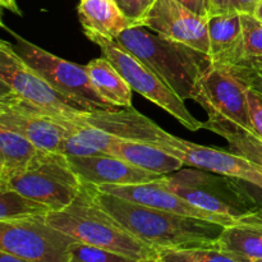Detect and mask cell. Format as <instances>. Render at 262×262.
Here are the masks:
<instances>
[{
	"label": "cell",
	"mask_w": 262,
	"mask_h": 262,
	"mask_svg": "<svg viewBox=\"0 0 262 262\" xmlns=\"http://www.w3.org/2000/svg\"><path fill=\"white\" fill-rule=\"evenodd\" d=\"M96 201L123 228L145 245L160 250H192L216 245L224 225L135 204L104 193L96 187Z\"/></svg>",
	"instance_id": "1"
},
{
	"label": "cell",
	"mask_w": 262,
	"mask_h": 262,
	"mask_svg": "<svg viewBox=\"0 0 262 262\" xmlns=\"http://www.w3.org/2000/svg\"><path fill=\"white\" fill-rule=\"evenodd\" d=\"M115 42L146 64L183 100L196 99L202 76L214 66L209 54L150 32L143 26L127 28Z\"/></svg>",
	"instance_id": "2"
},
{
	"label": "cell",
	"mask_w": 262,
	"mask_h": 262,
	"mask_svg": "<svg viewBox=\"0 0 262 262\" xmlns=\"http://www.w3.org/2000/svg\"><path fill=\"white\" fill-rule=\"evenodd\" d=\"M46 220L77 242L105 248L135 260L155 257L159 253L105 211L96 201V186L86 182L81 193L68 207L49 212Z\"/></svg>",
	"instance_id": "3"
},
{
	"label": "cell",
	"mask_w": 262,
	"mask_h": 262,
	"mask_svg": "<svg viewBox=\"0 0 262 262\" xmlns=\"http://www.w3.org/2000/svg\"><path fill=\"white\" fill-rule=\"evenodd\" d=\"M164 182L194 206L238 222L262 210V204L246 188L247 182L242 179L193 168L164 176Z\"/></svg>",
	"instance_id": "4"
},
{
	"label": "cell",
	"mask_w": 262,
	"mask_h": 262,
	"mask_svg": "<svg viewBox=\"0 0 262 262\" xmlns=\"http://www.w3.org/2000/svg\"><path fill=\"white\" fill-rule=\"evenodd\" d=\"M84 182L72 169L68 158L61 152L40 150L30 165L0 187L48 205L53 211L68 207L83 189Z\"/></svg>",
	"instance_id": "5"
},
{
	"label": "cell",
	"mask_w": 262,
	"mask_h": 262,
	"mask_svg": "<svg viewBox=\"0 0 262 262\" xmlns=\"http://www.w3.org/2000/svg\"><path fill=\"white\" fill-rule=\"evenodd\" d=\"M7 30L15 38L13 48L18 55L72 104L77 105L84 112L114 109V106L107 104L92 86L86 66H79L59 58L9 28Z\"/></svg>",
	"instance_id": "6"
},
{
	"label": "cell",
	"mask_w": 262,
	"mask_h": 262,
	"mask_svg": "<svg viewBox=\"0 0 262 262\" xmlns=\"http://www.w3.org/2000/svg\"><path fill=\"white\" fill-rule=\"evenodd\" d=\"M0 92L14 95L58 119H74L84 112L55 91L5 40L0 41Z\"/></svg>",
	"instance_id": "7"
},
{
	"label": "cell",
	"mask_w": 262,
	"mask_h": 262,
	"mask_svg": "<svg viewBox=\"0 0 262 262\" xmlns=\"http://www.w3.org/2000/svg\"><path fill=\"white\" fill-rule=\"evenodd\" d=\"M77 241L49 224L46 216L0 222V251L35 262H69Z\"/></svg>",
	"instance_id": "8"
},
{
	"label": "cell",
	"mask_w": 262,
	"mask_h": 262,
	"mask_svg": "<svg viewBox=\"0 0 262 262\" xmlns=\"http://www.w3.org/2000/svg\"><path fill=\"white\" fill-rule=\"evenodd\" d=\"M100 48H101L102 56L112 61L123 78L129 83L133 91L138 92L151 102L165 110L187 129L196 132L205 127L204 122H200L189 113L184 104V100L181 99L173 90L169 89L140 59L124 50L115 41L101 43Z\"/></svg>",
	"instance_id": "9"
},
{
	"label": "cell",
	"mask_w": 262,
	"mask_h": 262,
	"mask_svg": "<svg viewBox=\"0 0 262 262\" xmlns=\"http://www.w3.org/2000/svg\"><path fill=\"white\" fill-rule=\"evenodd\" d=\"M248 89L228 69L212 66L200 81L194 101L206 110L209 118L223 119L253 130L248 107Z\"/></svg>",
	"instance_id": "10"
},
{
	"label": "cell",
	"mask_w": 262,
	"mask_h": 262,
	"mask_svg": "<svg viewBox=\"0 0 262 262\" xmlns=\"http://www.w3.org/2000/svg\"><path fill=\"white\" fill-rule=\"evenodd\" d=\"M158 147L164 148L183 161L186 166L242 179L262 191V174L251 161L223 148L197 145L165 132Z\"/></svg>",
	"instance_id": "11"
},
{
	"label": "cell",
	"mask_w": 262,
	"mask_h": 262,
	"mask_svg": "<svg viewBox=\"0 0 262 262\" xmlns=\"http://www.w3.org/2000/svg\"><path fill=\"white\" fill-rule=\"evenodd\" d=\"M0 125L22 135L40 150H63L67 129L55 117L8 92H0Z\"/></svg>",
	"instance_id": "12"
},
{
	"label": "cell",
	"mask_w": 262,
	"mask_h": 262,
	"mask_svg": "<svg viewBox=\"0 0 262 262\" xmlns=\"http://www.w3.org/2000/svg\"><path fill=\"white\" fill-rule=\"evenodd\" d=\"M141 26L210 55L207 18L196 14L177 0H156Z\"/></svg>",
	"instance_id": "13"
},
{
	"label": "cell",
	"mask_w": 262,
	"mask_h": 262,
	"mask_svg": "<svg viewBox=\"0 0 262 262\" xmlns=\"http://www.w3.org/2000/svg\"><path fill=\"white\" fill-rule=\"evenodd\" d=\"M96 187L99 191L104 192V193L118 196L120 199H125L135 204L152 207V209L174 212V214L184 215V216L199 217V219L217 223L224 227H229V225L238 223V220L232 219L229 216L205 211V210L192 205L187 200L182 199L166 186L164 182V176L155 181L146 182V183L125 184V186L102 184V186Z\"/></svg>",
	"instance_id": "14"
},
{
	"label": "cell",
	"mask_w": 262,
	"mask_h": 262,
	"mask_svg": "<svg viewBox=\"0 0 262 262\" xmlns=\"http://www.w3.org/2000/svg\"><path fill=\"white\" fill-rule=\"evenodd\" d=\"M67 158L71 163L72 169L78 174L79 178L94 186H102V184L125 186V184L146 183L163 177L160 174L137 168L128 161L109 154L95 156H67Z\"/></svg>",
	"instance_id": "15"
},
{
	"label": "cell",
	"mask_w": 262,
	"mask_h": 262,
	"mask_svg": "<svg viewBox=\"0 0 262 262\" xmlns=\"http://www.w3.org/2000/svg\"><path fill=\"white\" fill-rule=\"evenodd\" d=\"M78 17L83 32L92 42H114L132 22L124 17L114 0H81Z\"/></svg>",
	"instance_id": "16"
},
{
	"label": "cell",
	"mask_w": 262,
	"mask_h": 262,
	"mask_svg": "<svg viewBox=\"0 0 262 262\" xmlns=\"http://www.w3.org/2000/svg\"><path fill=\"white\" fill-rule=\"evenodd\" d=\"M210 56L212 64L223 68L239 66L245 60L242 18L238 13L210 15L207 18Z\"/></svg>",
	"instance_id": "17"
},
{
	"label": "cell",
	"mask_w": 262,
	"mask_h": 262,
	"mask_svg": "<svg viewBox=\"0 0 262 262\" xmlns=\"http://www.w3.org/2000/svg\"><path fill=\"white\" fill-rule=\"evenodd\" d=\"M109 155L118 156L132 165L151 173L168 176L183 169V161L158 146L136 141L117 140L110 145Z\"/></svg>",
	"instance_id": "18"
},
{
	"label": "cell",
	"mask_w": 262,
	"mask_h": 262,
	"mask_svg": "<svg viewBox=\"0 0 262 262\" xmlns=\"http://www.w3.org/2000/svg\"><path fill=\"white\" fill-rule=\"evenodd\" d=\"M216 246L225 252L253 262L262 260V215L260 211L225 227Z\"/></svg>",
	"instance_id": "19"
},
{
	"label": "cell",
	"mask_w": 262,
	"mask_h": 262,
	"mask_svg": "<svg viewBox=\"0 0 262 262\" xmlns=\"http://www.w3.org/2000/svg\"><path fill=\"white\" fill-rule=\"evenodd\" d=\"M86 69L92 86L107 104L114 107L132 106V87L109 59H92L86 64Z\"/></svg>",
	"instance_id": "20"
},
{
	"label": "cell",
	"mask_w": 262,
	"mask_h": 262,
	"mask_svg": "<svg viewBox=\"0 0 262 262\" xmlns=\"http://www.w3.org/2000/svg\"><path fill=\"white\" fill-rule=\"evenodd\" d=\"M38 151L22 135L0 125V183L25 170Z\"/></svg>",
	"instance_id": "21"
},
{
	"label": "cell",
	"mask_w": 262,
	"mask_h": 262,
	"mask_svg": "<svg viewBox=\"0 0 262 262\" xmlns=\"http://www.w3.org/2000/svg\"><path fill=\"white\" fill-rule=\"evenodd\" d=\"M204 128L224 137L233 152L251 161L262 174V138L253 130L245 129L227 120L214 118H209V120L205 122Z\"/></svg>",
	"instance_id": "22"
},
{
	"label": "cell",
	"mask_w": 262,
	"mask_h": 262,
	"mask_svg": "<svg viewBox=\"0 0 262 262\" xmlns=\"http://www.w3.org/2000/svg\"><path fill=\"white\" fill-rule=\"evenodd\" d=\"M53 210L42 202L35 201L15 189L0 187V222L46 216Z\"/></svg>",
	"instance_id": "23"
},
{
	"label": "cell",
	"mask_w": 262,
	"mask_h": 262,
	"mask_svg": "<svg viewBox=\"0 0 262 262\" xmlns=\"http://www.w3.org/2000/svg\"><path fill=\"white\" fill-rule=\"evenodd\" d=\"M245 41V60L239 66L262 68V22L253 14H241Z\"/></svg>",
	"instance_id": "24"
},
{
	"label": "cell",
	"mask_w": 262,
	"mask_h": 262,
	"mask_svg": "<svg viewBox=\"0 0 262 262\" xmlns=\"http://www.w3.org/2000/svg\"><path fill=\"white\" fill-rule=\"evenodd\" d=\"M138 260L130 258L128 256L96 247V246L86 245L82 242L73 243L71 248V260L69 262H137Z\"/></svg>",
	"instance_id": "25"
},
{
	"label": "cell",
	"mask_w": 262,
	"mask_h": 262,
	"mask_svg": "<svg viewBox=\"0 0 262 262\" xmlns=\"http://www.w3.org/2000/svg\"><path fill=\"white\" fill-rule=\"evenodd\" d=\"M260 0H209V17L217 14H255Z\"/></svg>",
	"instance_id": "26"
},
{
	"label": "cell",
	"mask_w": 262,
	"mask_h": 262,
	"mask_svg": "<svg viewBox=\"0 0 262 262\" xmlns=\"http://www.w3.org/2000/svg\"><path fill=\"white\" fill-rule=\"evenodd\" d=\"M115 4L133 26H141L143 18L152 8L156 0H114Z\"/></svg>",
	"instance_id": "27"
},
{
	"label": "cell",
	"mask_w": 262,
	"mask_h": 262,
	"mask_svg": "<svg viewBox=\"0 0 262 262\" xmlns=\"http://www.w3.org/2000/svg\"><path fill=\"white\" fill-rule=\"evenodd\" d=\"M197 262H250L242 257L220 250L216 245L187 250Z\"/></svg>",
	"instance_id": "28"
},
{
	"label": "cell",
	"mask_w": 262,
	"mask_h": 262,
	"mask_svg": "<svg viewBox=\"0 0 262 262\" xmlns=\"http://www.w3.org/2000/svg\"><path fill=\"white\" fill-rule=\"evenodd\" d=\"M225 69H228L235 78L239 79L247 89L252 90L258 96L262 97V68H255V67L248 66H235Z\"/></svg>",
	"instance_id": "29"
},
{
	"label": "cell",
	"mask_w": 262,
	"mask_h": 262,
	"mask_svg": "<svg viewBox=\"0 0 262 262\" xmlns=\"http://www.w3.org/2000/svg\"><path fill=\"white\" fill-rule=\"evenodd\" d=\"M61 154H64L66 156H95L101 155L102 152L86 146L81 141H78V138L73 133L67 130V136L66 140H64Z\"/></svg>",
	"instance_id": "30"
},
{
	"label": "cell",
	"mask_w": 262,
	"mask_h": 262,
	"mask_svg": "<svg viewBox=\"0 0 262 262\" xmlns=\"http://www.w3.org/2000/svg\"><path fill=\"white\" fill-rule=\"evenodd\" d=\"M247 96L253 132L262 138V97L250 89L247 91Z\"/></svg>",
	"instance_id": "31"
},
{
	"label": "cell",
	"mask_w": 262,
	"mask_h": 262,
	"mask_svg": "<svg viewBox=\"0 0 262 262\" xmlns=\"http://www.w3.org/2000/svg\"><path fill=\"white\" fill-rule=\"evenodd\" d=\"M158 256L161 262H197L187 250H160Z\"/></svg>",
	"instance_id": "32"
},
{
	"label": "cell",
	"mask_w": 262,
	"mask_h": 262,
	"mask_svg": "<svg viewBox=\"0 0 262 262\" xmlns=\"http://www.w3.org/2000/svg\"><path fill=\"white\" fill-rule=\"evenodd\" d=\"M201 17L209 18V0H177Z\"/></svg>",
	"instance_id": "33"
},
{
	"label": "cell",
	"mask_w": 262,
	"mask_h": 262,
	"mask_svg": "<svg viewBox=\"0 0 262 262\" xmlns=\"http://www.w3.org/2000/svg\"><path fill=\"white\" fill-rule=\"evenodd\" d=\"M0 262H35V261L27 260V258H23V257H19V256L12 255V253L0 251Z\"/></svg>",
	"instance_id": "34"
},
{
	"label": "cell",
	"mask_w": 262,
	"mask_h": 262,
	"mask_svg": "<svg viewBox=\"0 0 262 262\" xmlns=\"http://www.w3.org/2000/svg\"><path fill=\"white\" fill-rule=\"evenodd\" d=\"M0 4H2L3 8H5V9H9L10 12L15 13V14H18V15L22 14V12H20V9L18 8L15 0H0Z\"/></svg>",
	"instance_id": "35"
},
{
	"label": "cell",
	"mask_w": 262,
	"mask_h": 262,
	"mask_svg": "<svg viewBox=\"0 0 262 262\" xmlns=\"http://www.w3.org/2000/svg\"><path fill=\"white\" fill-rule=\"evenodd\" d=\"M253 15H255L258 20H261L262 22V0H260V3H258L257 8H256V10H255V14Z\"/></svg>",
	"instance_id": "36"
},
{
	"label": "cell",
	"mask_w": 262,
	"mask_h": 262,
	"mask_svg": "<svg viewBox=\"0 0 262 262\" xmlns=\"http://www.w3.org/2000/svg\"><path fill=\"white\" fill-rule=\"evenodd\" d=\"M137 262H161L159 256H155V257H147V258H142V260H138Z\"/></svg>",
	"instance_id": "37"
},
{
	"label": "cell",
	"mask_w": 262,
	"mask_h": 262,
	"mask_svg": "<svg viewBox=\"0 0 262 262\" xmlns=\"http://www.w3.org/2000/svg\"><path fill=\"white\" fill-rule=\"evenodd\" d=\"M253 262H262V260H258V261H253Z\"/></svg>",
	"instance_id": "38"
},
{
	"label": "cell",
	"mask_w": 262,
	"mask_h": 262,
	"mask_svg": "<svg viewBox=\"0 0 262 262\" xmlns=\"http://www.w3.org/2000/svg\"><path fill=\"white\" fill-rule=\"evenodd\" d=\"M260 214H261V215H262V210H261V211H260Z\"/></svg>",
	"instance_id": "39"
}]
</instances>
